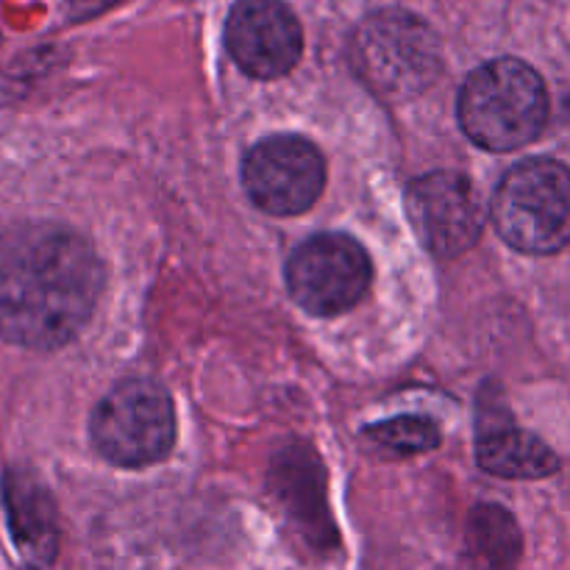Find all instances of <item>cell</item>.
<instances>
[{
  "label": "cell",
  "mask_w": 570,
  "mask_h": 570,
  "mask_svg": "<svg viewBox=\"0 0 570 570\" xmlns=\"http://www.w3.org/2000/svg\"><path fill=\"white\" fill-rule=\"evenodd\" d=\"M365 438L371 440L373 449L384 456H415L423 451H432L440 445V429L438 423H432L429 417H393V421H384L379 426H371L365 432Z\"/></svg>",
  "instance_id": "obj_14"
},
{
  "label": "cell",
  "mask_w": 570,
  "mask_h": 570,
  "mask_svg": "<svg viewBox=\"0 0 570 570\" xmlns=\"http://www.w3.org/2000/svg\"><path fill=\"white\" fill-rule=\"evenodd\" d=\"M456 111L473 145L507 154L540 137L549 120V89L527 61L495 59L465 78Z\"/></svg>",
  "instance_id": "obj_2"
},
{
  "label": "cell",
  "mask_w": 570,
  "mask_h": 570,
  "mask_svg": "<svg viewBox=\"0 0 570 570\" xmlns=\"http://www.w3.org/2000/svg\"><path fill=\"white\" fill-rule=\"evenodd\" d=\"M89 434L98 454L115 465H154L176 445V410L161 384L128 379L95 406Z\"/></svg>",
  "instance_id": "obj_5"
},
{
  "label": "cell",
  "mask_w": 570,
  "mask_h": 570,
  "mask_svg": "<svg viewBox=\"0 0 570 570\" xmlns=\"http://www.w3.org/2000/svg\"><path fill=\"white\" fill-rule=\"evenodd\" d=\"M406 215L421 243L438 259H454L479 243L484 204L473 181L454 170H434L406 189Z\"/></svg>",
  "instance_id": "obj_8"
},
{
  "label": "cell",
  "mask_w": 570,
  "mask_h": 570,
  "mask_svg": "<svg viewBox=\"0 0 570 570\" xmlns=\"http://www.w3.org/2000/svg\"><path fill=\"white\" fill-rule=\"evenodd\" d=\"M287 289L309 315H343L365 298L373 282L367 250L348 234H317L293 250Z\"/></svg>",
  "instance_id": "obj_6"
},
{
  "label": "cell",
  "mask_w": 570,
  "mask_h": 570,
  "mask_svg": "<svg viewBox=\"0 0 570 570\" xmlns=\"http://www.w3.org/2000/svg\"><path fill=\"white\" fill-rule=\"evenodd\" d=\"M493 226L510 248L549 256L570 243V170L557 159H523L493 195Z\"/></svg>",
  "instance_id": "obj_4"
},
{
  "label": "cell",
  "mask_w": 570,
  "mask_h": 570,
  "mask_svg": "<svg viewBox=\"0 0 570 570\" xmlns=\"http://www.w3.org/2000/svg\"><path fill=\"white\" fill-rule=\"evenodd\" d=\"M3 507L11 543L26 566L48 570L59 554V512L42 479L28 468H9L3 476Z\"/></svg>",
  "instance_id": "obj_10"
},
{
  "label": "cell",
  "mask_w": 570,
  "mask_h": 570,
  "mask_svg": "<svg viewBox=\"0 0 570 570\" xmlns=\"http://www.w3.org/2000/svg\"><path fill=\"white\" fill-rule=\"evenodd\" d=\"M476 460L482 471L501 479H546L560 471L554 451L532 432L518 429L510 417L482 415L476 434Z\"/></svg>",
  "instance_id": "obj_11"
},
{
  "label": "cell",
  "mask_w": 570,
  "mask_h": 570,
  "mask_svg": "<svg viewBox=\"0 0 570 570\" xmlns=\"http://www.w3.org/2000/svg\"><path fill=\"white\" fill-rule=\"evenodd\" d=\"M226 48L250 78H282L298 65L304 33L278 0H239L226 22Z\"/></svg>",
  "instance_id": "obj_9"
},
{
  "label": "cell",
  "mask_w": 570,
  "mask_h": 570,
  "mask_svg": "<svg viewBox=\"0 0 570 570\" xmlns=\"http://www.w3.org/2000/svg\"><path fill=\"white\" fill-rule=\"evenodd\" d=\"M106 271L76 228L28 220L0 232V337L56 351L78 337L104 293Z\"/></svg>",
  "instance_id": "obj_1"
},
{
  "label": "cell",
  "mask_w": 570,
  "mask_h": 570,
  "mask_svg": "<svg viewBox=\"0 0 570 570\" xmlns=\"http://www.w3.org/2000/svg\"><path fill=\"white\" fill-rule=\"evenodd\" d=\"M115 3H120V0H67V17L70 20H89V17L111 9Z\"/></svg>",
  "instance_id": "obj_15"
},
{
  "label": "cell",
  "mask_w": 570,
  "mask_h": 570,
  "mask_svg": "<svg viewBox=\"0 0 570 570\" xmlns=\"http://www.w3.org/2000/svg\"><path fill=\"white\" fill-rule=\"evenodd\" d=\"M354 70L384 100H410L426 92L443 70V53L432 28L401 9L376 11L354 33Z\"/></svg>",
  "instance_id": "obj_3"
},
{
  "label": "cell",
  "mask_w": 570,
  "mask_h": 570,
  "mask_svg": "<svg viewBox=\"0 0 570 570\" xmlns=\"http://www.w3.org/2000/svg\"><path fill=\"white\" fill-rule=\"evenodd\" d=\"M468 549L488 570H515L521 557V532L504 507L479 504L468 518Z\"/></svg>",
  "instance_id": "obj_13"
},
{
  "label": "cell",
  "mask_w": 570,
  "mask_h": 570,
  "mask_svg": "<svg viewBox=\"0 0 570 570\" xmlns=\"http://www.w3.org/2000/svg\"><path fill=\"white\" fill-rule=\"evenodd\" d=\"M273 490L289 512L312 534H328L326 493H323V468L306 449H284L273 468Z\"/></svg>",
  "instance_id": "obj_12"
},
{
  "label": "cell",
  "mask_w": 570,
  "mask_h": 570,
  "mask_svg": "<svg viewBox=\"0 0 570 570\" xmlns=\"http://www.w3.org/2000/svg\"><path fill=\"white\" fill-rule=\"evenodd\" d=\"M28 570H33V568H28Z\"/></svg>",
  "instance_id": "obj_16"
},
{
  "label": "cell",
  "mask_w": 570,
  "mask_h": 570,
  "mask_svg": "<svg viewBox=\"0 0 570 570\" xmlns=\"http://www.w3.org/2000/svg\"><path fill=\"white\" fill-rule=\"evenodd\" d=\"M243 187L267 215H301L315 206L326 187V159L304 137H267L245 156Z\"/></svg>",
  "instance_id": "obj_7"
}]
</instances>
